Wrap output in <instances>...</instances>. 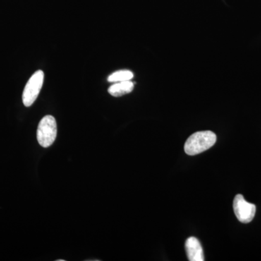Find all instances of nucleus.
Returning <instances> with one entry per match:
<instances>
[{
    "label": "nucleus",
    "mask_w": 261,
    "mask_h": 261,
    "mask_svg": "<svg viewBox=\"0 0 261 261\" xmlns=\"http://www.w3.org/2000/svg\"><path fill=\"white\" fill-rule=\"evenodd\" d=\"M216 142V135L211 130L196 132L187 139L185 151L189 155H195L210 149Z\"/></svg>",
    "instance_id": "f257e3e1"
},
{
    "label": "nucleus",
    "mask_w": 261,
    "mask_h": 261,
    "mask_svg": "<svg viewBox=\"0 0 261 261\" xmlns=\"http://www.w3.org/2000/svg\"><path fill=\"white\" fill-rule=\"evenodd\" d=\"M57 123L56 118L51 116H46L39 122L37 137L39 145L44 148L50 147L56 140Z\"/></svg>",
    "instance_id": "f03ea898"
},
{
    "label": "nucleus",
    "mask_w": 261,
    "mask_h": 261,
    "mask_svg": "<svg viewBox=\"0 0 261 261\" xmlns=\"http://www.w3.org/2000/svg\"><path fill=\"white\" fill-rule=\"evenodd\" d=\"M44 74L42 70H37L32 75L30 80L27 82L23 92V102L25 107H30L40 93L43 82H44Z\"/></svg>",
    "instance_id": "7ed1b4c3"
},
{
    "label": "nucleus",
    "mask_w": 261,
    "mask_h": 261,
    "mask_svg": "<svg viewBox=\"0 0 261 261\" xmlns=\"http://www.w3.org/2000/svg\"><path fill=\"white\" fill-rule=\"evenodd\" d=\"M233 208L237 218L243 224L251 222L256 212L255 205L247 202L242 195H238L235 197L233 202Z\"/></svg>",
    "instance_id": "20e7f679"
},
{
    "label": "nucleus",
    "mask_w": 261,
    "mask_h": 261,
    "mask_svg": "<svg viewBox=\"0 0 261 261\" xmlns=\"http://www.w3.org/2000/svg\"><path fill=\"white\" fill-rule=\"evenodd\" d=\"M185 248L190 261H204L203 250L199 240L195 238H190L187 239L185 243Z\"/></svg>",
    "instance_id": "39448f33"
},
{
    "label": "nucleus",
    "mask_w": 261,
    "mask_h": 261,
    "mask_svg": "<svg viewBox=\"0 0 261 261\" xmlns=\"http://www.w3.org/2000/svg\"><path fill=\"white\" fill-rule=\"evenodd\" d=\"M135 87V84L130 81L117 82L111 85L108 89V92L113 97H118L130 93Z\"/></svg>",
    "instance_id": "423d86ee"
},
{
    "label": "nucleus",
    "mask_w": 261,
    "mask_h": 261,
    "mask_svg": "<svg viewBox=\"0 0 261 261\" xmlns=\"http://www.w3.org/2000/svg\"><path fill=\"white\" fill-rule=\"evenodd\" d=\"M134 73L130 70H121L114 72L112 74L108 76V81L111 83H117V82H126L130 81L133 79Z\"/></svg>",
    "instance_id": "0eeeda50"
},
{
    "label": "nucleus",
    "mask_w": 261,
    "mask_h": 261,
    "mask_svg": "<svg viewBox=\"0 0 261 261\" xmlns=\"http://www.w3.org/2000/svg\"><path fill=\"white\" fill-rule=\"evenodd\" d=\"M57 261H65L64 260H58Z\"/></svg>",
    "instance_id": "6e6552de"
}]
</instances>
